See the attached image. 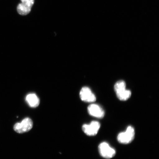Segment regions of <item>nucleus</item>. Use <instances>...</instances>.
Instances as JSON below:
<instances>
[{
  "mask_svg": "<svg viewBox=\"0 0 159 159\" xmlns=\"http://www.w3.org/2000/svg\"><path fill=\"white\" fill-rule=\"evenodd\" d=\"M114 89L117 97L121 101H126L130 98L131 92L126 89V83L124 81L120 80L115 84Z\"/></svg>",
  "mask_w": 159,
  "mask_h": 159,
  "instance_id": "nucleus-1",
  "label": "nucleus"
},
{
  "mask_svg": "<svg viewBox=\"0 0 159 159\" xmlns=\"http://www.w3.org/2000/svg\"><path fill=\"white\" fill-rule=\"evenodd\" d=\"M135 130L132 126H129L124 132L118 135L117 139L119 143L122 144H128L132 142L134 138Z\"/></svg>",
  "mask_w": 159,
  "mask_h": 159,
  "instance_id": "nucleus-2",
  "label": "nucleus"
},
{
  "mask_svg": "<svg viewBox=\"0 0 159 159\" xmlns=\"http://www.w3.org/2000/svg\"><path fill=\"white\" fill-rule=\"evenodd\" d=\"M33 123L32 120L29 118L23 119L21 122L17 123L13 127L14 130L18 134L26 133L33 128Z\"/></svg>",
  "mask_w": 159,
  "mask_h": 159,
  "instance_id": "nucleus-3",
  "label": "nucleus"
},
{
  "mask_svg": "<svg viewBox=\"0 0 159 159\" xmlns=\"http://www.w3.org/2000/svg\"><path fill=\"white\" fill-rule=\"evenodd\" d=\"M98 151L101 156L106 159L112 158L116 154V151L106 142H102L99 145Z\"/></svg>",
  "mask_w": 159,
  "mask_h": 159,
  "instance_id": "nucleus-4",
  "label": "nucleus"
},
{
  "mask_svg": "<svg viewBox=\"0 0 159 159\" xmlns=\"http://www.w3.org/2000/svg\"><path fill=\"white\" fill-rule=\"evenodd\" d=\"M100 126V123L97 121H93L89 124L83 125L82 130L87 136H94L98 133Z\"/></svg>",
  "mask_w": 159,
  "mask_h": 159,
  "instance_id": "nucleus-5",
  "label": "nucleus"
},
{
  "mask_svg": "<svg viewBox=\"0 0 159 159\" xmlns=\"http://www.w3.org/2000/svg\"><path fill=\"white\" fill-rule=\"evenodd\" d=\"M21 3L17 7V11L20 15H26L30 13L34 3V0H21Z\"/></svg>",
  "mask_w": 159,
  "mask_h": 159,
  "instance_id": "nucleus-6",
  "label": "nucleus"
},
{
  "mask_svg": "<svg viewBox=\"0 0 159 159\" xmlns=\"http://www.w3.org/2000/svg\"><path fill=\"white\" fill-rule=\"evenodd\" d=\"M81 100L84 102L89 103L94 102L96 101V98L91 89L88 87H83L80 93Z\"/></svg>",
  "mask_w": 159,
  "mask_h": 159,
  "instance_id": "nucleus-7",
  "label": "nucleus"
},
{
  "mask_svg": "<svg viewBox=\"0 0 159 159\" xmlns=\"http://www.w3.org/2000/svg\"><path fill=\"white\" fill-rule=\"evenodd\" d=\"M89 114L91 116L98 118H102L105 115V112L101 107L96 104H91L89 105L88 108Z\"/></svg>",
  "mask_w": 159,
  "mask_h": 159,
  "instance_id": "nucleus-8",
  "label": "nucleus"
},
{
  "mask_svg": "<svg viewBox=\"0 0 159 159\" xmlns=\"http://www.w3.org/2000/svg\"><path fill=\"white\" fill-rule=\"evenodd\" d=\"M25 100L30 107L36 108L39 104L40 101L37 95L34 93H30L26 97Z\"/></svg>",
  "mask_w": 159,
  "mask_h": 159,
  "instance_id": "nucleus-9",
  "label": "nucleus"
}]
</instances>
